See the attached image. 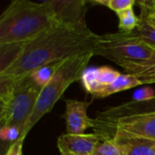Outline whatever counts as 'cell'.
<instances>
[{"label":"cell","instance_id":"6da1fadb","mask_svg":"<svg viewBox=\"0 0 155 155\" xmlns=\"http://www.w3.org/2000/svg\"><path fill=\"white\" fill-rule=\"evenodd\" d=\"M96 35L88 26L54 25L25 43L19 57L0 74V78L15 83L30 76L37 68L45 64L93 51Z\"/></svg>","mask_w":155,"mask_h":155},{"label":"cell","instance_id":"7a4b0ae2","mask_svg":"<svg viewBox=\"0 0 155 155\" xmlns=\"http://www.w3.org/2000/svg\"><path fill=\"white\" fill-rule=\"evenodd\" d=\"M57 25L45 1L14 0L0 16V45L27 43Z\"/></svg>","mask_w":155,"mask_h":155},{"label":"cell","instance_id":"3957f363","mask_svg":"<svg viewBox=\"0 0 155 155\" xmlns=\"http://www.w3.org/2000/svg\"><path fill=\"white\" fill-rule=\"evenodd\" d=\"M93 56H94L93 51H87L67 57L64 61L50 82L42 88L33 114L22 130L20 137L25 138L39 120L52 111L65 90L73 83L81 80V76Z\"/></svg>","mask_w":155,"mask_h":155},{"label":"cell","instance_id":"277c9868","mask_svg":"<svg viewBox=\"0 0 155 155\" xmlns=\"http://www.w3.org/2000/svg\"><path fill=\"white\" fill-rule=\"evenodd\" d=\"M42 87L30 76L18 81L0 78V121L2 126L24 129L33 114Z\"/></svg>","mask_w":155,"mask_h":155},{"label":"cell","instance_id":"5b68a950","mask_svg":"<svg viewBox=\"0 0 155 155\" xmlns=\"http://www.w3.org/2000/svg\"><path fill=\"white\" fill-rule=\"evenodd\" d=\"M153 51V47L122 32L97 35L93 49L94 55L103 56L124 70L147 61Z\"/></svg>","mask_w":155,"mask_h":155},{"label":"cell","instance_id":"8992f818","mask_svg":"<svg viewBox=\"0 0 155 155\" xmlns=\"http://www.w3.org/2000/svg\"><path fill=\"white\" fill-rule=\"evenodd\" d=\"M108 130H114V133L121 132L128 135L155 141V114L134 115L118 119L98 131L97 134L104 139Z\"/></svg>","mask_w":155,"mask_h":155},{"label":"cell","instance_id":"52a82bcc","mask_svg":"<svg viewBox=\"0 0 155 155\" xmlns=\"http://www.w3.org/2000/svg\"><path fill=\"white\" fill-rule=\"evenodd\" d=\"M149 114H155V96L143 102H135L131 100L127 103L110 107L103 112H100L97 114L96 119H94V129L98 132L118 119Z\"/></svg>","mask_w":155,"mask_h":155},{"label":"cell","instance_id":"ba28073f","mask_svg":"<svg viewBox=\"0 0 155 155\" xmlns=\"http://www.w3.org/2000/svg\"><path fill=\"white\" fill-rule=\"evenodd\" d=\"M52 10L58 25L86 27L85 14L87 2L83 0H51L45 1Z\"/></svg>","mask_w":155,"mask_h":155},{"label":"cell","instance_id":"9c48e42d","mask_svg":"<svg viewBox=\"0 0 155 155\" xmlns=\"http://www.w3.org/2000/svg\"><path fill=\"white\" fill-rule=\"evenodd\" d=\"M90 103L73 99L65 100V121L68 134H84L88 128L95 127V121L87 115Z\"/></svg>","mask_w":155,"mask_h":155},{"label":"cell","instance_id":"30bf717a","mask_svg":"<svg viewBox=\"0 0 155 155\" xmlns=\"http://www.w3.org/2000/svg\"><path fill=\"white\" fill-rule=\"evenodd\" d=\"M104 140L97 134H63L57 140V148L61 154L92 155L97 145Z\"/></svg>","mask_w":155,"mask_h":155},{"label":"cell","instance_id":"8fae6325","mask_svg":"<svg viewBox=\"0 0 155 155\" xmlns=\"http://www.w3.org/2000/svg\"><path fill=\"white\" fill-rule=\"evenodd\" d=\"M121 148L123 155H155V141L114 132L112 136Z\"/></svg>","mask_w":155,"mask_h":155},{"label":"cell","instance_id":"7c38bea8","mask_svg":"<svg viewBox=\"0 0 155 155\" xmlns=\"http://www.w3.org/2000/svg\"><path fill=\"white\" fill-rule=\"evenodd\" d=\"M143 85L140 80L133 75V74H121L114 83H112L110 85L102 88L99 92L94 94L93 97L94 98H104L107 97L111 94H114L115 93H119L124 90L131 89L133 87L140 86Z\"/></svg>","mask_w":155,"mask_h":155},{"label":"cell","instance_id":"4fadbf2b","mask_svg":"<svg viewBox=\"0 0 155 155\" xmlns=\"http://www.w3.org/2000/svg\"><path fill=\"white\" fill-rule=\"evenodd\" d=\"M126 74L136 76L142 84L155 83V48L152 56L145 62L124 70Z\"/></svg>","mask_w":155,"mask_h":155},{"label":"cell","instance_id":"5bb4252c","mask_svg":"<svg viewBox=\"0 0 155 155\" xmlns=\"http://www.w3.org/2000/svg\"><path fill=\"white\" fill-rule=\"evenodd\" d=\"M25 44H10V45H0V74L4 73L8 67H10L15 61L19 57L21 54Z\"/></svg>","mask_w":155,"mask_h":155},{"label":"cell","instance_id":"9a60e30c","mask_svg":"<svg viewBox=\"0 0 155 155\" xmlns=\"http://www.w3.org/2000/svg\"><path fill=\"white\" fill-rule=\"evenodd\" d=\"M64 59H61V60H56L54 62L49 63L47 64H45L39 68H37L32 74L31 77L33 78V80L35 81V83L39 85L40 87H44L45 86L50 80L53 78V76L54 75V74L56 73L57 69L60 67V65L64 63Z\"/></svg>","mask_w":155,"mask_h":155},{"label":"cell","instance_id":"2e32d148","mask_svg":"<svg viewBox=\"0 0 155 155\" xmlns=\"http://www.w3.org/2000/svg\"><path fill=\"white\" fill-rule=\"evenodd\" d=\"M127 36L139 40L151 47L155 48V28L146 22L140 20V25L134 31L125 33Z\"/></svg>","mask_w":155,"mask_h":155},{"label":"cell","instance_id":"e0dca14e","mask_svg":"<svg viewBox=\"0 0 155 155\" xmlns=\"http://www.w3.org/2000/svg\"><path fill=\"white\" fill-rule=\"evenodd\" d=\"M119 18V32L130 33L134 31L140 25V17H138L133 7L117 13Z\"/></svg>","mask_w":155,"mask_h":155},{"label":"cell","instance_id":"ac0fdd59","mask_svg":"<svg viewBox=\"0 0 155 155\" xmlns=\"http://www.w3.org/2000/svg\"><path fill=\"white\" fill-rule=\"evenodd\" d=\"M81 82L85 91L92 95L101 90L97 79V68H86L81 76Z\"/></svg>","mask_w":155,"mask_h":155},{"label":"cell","instance_id":"d6986e66","mask_svg":"<svg viewBox=\"0 0 155 155\" xmlns=\"http://www.w3.org/2000/svg\"><path fill=\"white\" fill-rule=\"evenodd\" d=\"M92 155H123L116 141L111 138H104L95 148Z\"/></svg>","mask_w":155,"mask_h":155},{"label":"cell","instance_id":"ffe728a7","mask_svg":"<svg viewBox=\"0 0 155 155\" xmlns=\"http://www.w3.org/2000/svg\"><path fill=\"white\" fill-rule=\"evenodd\" d=\"M120 74H121L118 71L109 66H103L97 68V79L101 86V89L114 83Z\"/></svg>","mask_w":155,"mask_h":155},{"label":"cell","instance_id":"44dd1931","mask_svg":"<svg viewBox=\"0 0 155 155\" xmlns=\"http://www.w3.org/2000/svg\"><path fill=\"white\" fill-rule=\"evenodd\" d=\"M138 4L141 7L140 20L155 28V5L151 4L150 0L139 1Z\"/></svg>","mask_w":155,"mask_h":155},{"label":"cell","instance_id":"7402d4cb","mask_svg":"<svg viewBox=\"0 0 155 155\" xmlns=\"http://www.w3.org/2000/svg\"><path fill=\"white\" fill-rule=\"evenodd\" d=\"M21 136V130L15 126H2L0 130V137L3 141L15 142Z\"/></svg>","mask_w":155,"mask_h":155},{"label":"cell","instance_id":"603a6c76","mask_svg":"<svg viewBox=\"0 0 155 155\" xmlns=\"http://www.w3.org/2000/svg\"><path fill=\"white\" fill-rule=\"evenodd\" d=\"M135 3V0H108L106 7L110 8L117 14L128 8L134 7Z\"/></svg>","mask_w":155,"mask_h":155},{"label":"cell","instance_id":"cb8c5ba5","mask_svg":"<svg viewBox=\"0 0 155 155\" xmlns=\"http://www.w3.org/2000/svg\"><path fill=\"white\" fill-rule=\"evenodd\" d=\"M154 96V90L153 88H150V87H145V88H142V89L137 90L134 93L132 100L135 101V102H143V101L150 100V99L153 98Z\"/></svg>","mask_w":155,"mask_h":155},{"label":"cell","instance_id":"d4e9b609","mask_svg":"<svg viewBox=\"0 0 155 155\" xmlns=\"http://www.w3.org/2000/svg\"><path fill=\"white\" fill-rule=\"evenodd\" d=\"M24 140H25L24 137H19V139H17L15 142L12 143L11 145L8 147L5 155H22Z\"/></svg>","mask_w":155,"mask_h":155},{"label":"cell","instance_id":"484cf974","mask_svg":"<svg viewBox=\"0 0 155 155\" xmlns=\"http://www.w3.org/2000/svg\"><path fill=\"white\" fill-rule=\"evenodd\" d=\"M150 2L153 5H155V0H150Z\"/></svg>","mask_w":155,"mask_h":155},{"label":"cell","instance_id":"4316f807","mask_svg":"<svg viewBox=\"0 0 155 155\" xmlns=\"http://www.w3.org/2000/svg\"><path fill=\"white\" fill-rule=\"evenodd\" d=\"M61 155H74V154H61Z\"/></svg>","mask_w":155,"mask_h":155}]
</instances>
